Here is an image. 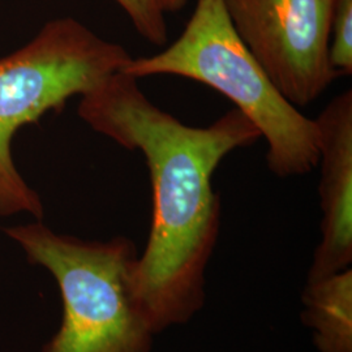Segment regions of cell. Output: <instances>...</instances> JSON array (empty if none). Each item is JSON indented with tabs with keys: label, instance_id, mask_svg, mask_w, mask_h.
<instances>
[{
	"label": "cell",
	"instance_id": "cell-1",
	"mask_svg": "<svg viewBox=\"0 0 352 352\" xmlns=\"http://www.w3.org/2000/svg\"><path fill=\"white\" fill-rule=\"evenodd\" d=\"M77 113L93 131L144 155L153 218L133 270L136 296L155 336L187 324L204 307L205 272L221 228L214 173L230 153L261 139L258 129L235 107L210 126H187L124 72L82 94Z\"/></svg>",
	"mask_w": 352,
	"mask_h": 352
},
{
	"label": "cell",
	"instance_id": "cell-2",
	"mask_svg": "<svg viewBox=\"0 0 352 352\" xmlns=\"http://www.w3.org/2000/svg\"><path fill=\"white\" fill-rule=\"evenodd\" d=\"M122 72L138 80L180 76L225 96L267 142V167L278 177L307 175L318 164L315 119L276 88L238 37L222 0H196L176 41L155 55L132 58Z\"/></svg>",
	"mask_w": 352,
	"mask_h": 352
},
{
	"label": "cell",
	"instance_id": "cell-3",
	"mask_svg": "<svg viewBox=\"0 0 352 352\" xmlns=\"http://www.w3.org/2000/svg\"><path fill=\"white\" fill-rule=\"evenodd\" d=\"M6 232L50 272L62 295V324L42 352H151L155 334L135 291L132 240L89 241L41 222Z\"/></svg>",
	"mask_w": 352,
	"mask_h": 352
},
{
	"label": "cell",
	"instance_id": "cell-4",
	"mask_svg": "<svg viewBox=\"0 0 352 352\" xmlns=\"http://www.w3.org/2000/svg\"><path fill=\"white\" fill-rule=\"evenodd\" d=\"M132 55L72 17L55 19L25 46L0 59V215L43 218V204L13 162V136L50 111H62L104 78L122 72Z\"/></svg>",
	"mask_w": 352,
	"mask_h": 352
},
{
	"label": "cell",
	"instance_id": "cell-5",
	"mask_svg": "<svg viewBox=\"0 0 352 352\" xmlns=\"http://www.w3.org/2000/svg\"><path fill=\"white\" fill-rule=\"evenodd\" d=\"M241 42L298 109L340 76L329 58L334 0H222Z\"/></svg>",
	"mask_w": 352,
	"mask_h": 352
},
{
	"label": "cell",
	"instance_id": "cell-6",
	"mask_svg": "<svg viewBox=\"0 0 352 352\" xmlns=\"http://www.w3.org/2000/svg\"><path fill=\"white\" fill-rule=\"evenodd\" d=\"M318 129L321 240L307 280L329 277L352 264V90L330 100L315 119Z\"/></svg>",
	"mask_w": 352,
	"mask_h": 352
},
{
	"label": "cell",
	"instance_id": "cell-7",
	"mask_svg": "<svg viewBox=\"0 0 352 352\" xmlns=\"http://www.w3.org/2000/svg\"><path fill=\"white\" fill-rule=\"evenodd\" d=\"M302 324L318 352H352V269L307 280L302 295Z\"/></svg>",
	"mask_w": 352,
	"mask_h": 352
},
{
	"label": "cell",
	"instance_id": "cell-8",
	"mask_svg": "<svg viewBox=\"0 0 352 352\" xmlns=\"http://www.w3.org/2000/svg\"><path fill=\"white\" fill-rule=\"evenodd\" d=\"M329 58L331 67L338 75H351L352 0H334Z\"/></svg>",
	"mask_w": 352,
	"mask_h": 352
},
{
	"label": "cell",
	"instance_id": "cell-9",
	"mask_svg": "<svg viewBox=\"0 0 352 352\" xmlns=\"http://www.w3.org/2000/svg\"><path fill=\"white\" fill-rule=\"evenodd\" d=\"M126 13L141 37L155 46L167 43L164 12L155 0H113Z\"/></svg>",
	"mask_w": 352,
	"mask_h": 352
},
{
	"label": "cell",
	"instance_id": "cell-10",
	"mask_svg": "<svg viewBox=\"0 0 352 352\" xmlns=\"http://www.w3.org/2000/svg\"><path fill=\"white\" fill-rule=\"evenodd\" d=\"M160 8L166 12H177L183 10L187 4V0H155Z\"/></svg>",
	"mask_w": 352,
	"mask_h": 352
}]
</instances>
